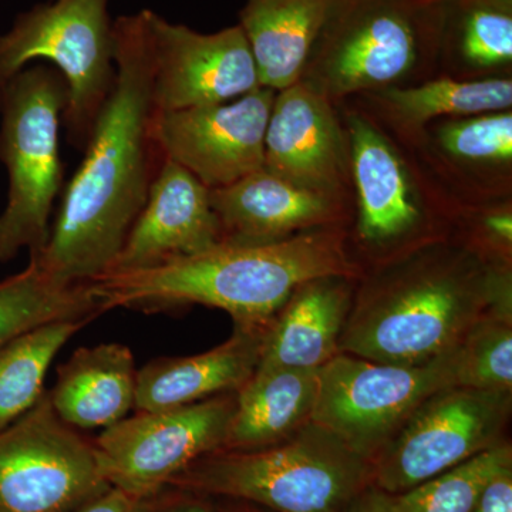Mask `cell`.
<instances>
[{"label":"cell","mask_w":512,"mask_h":512,"mask_svg":"<svg viewBox=\"0 0 512 512\" xmlns=\"http://www.w3.org/2000/svg\"><path fill=\"white\" fill-rule=\"evenodd\" d=\"M439 74L512 77V0H443Z\"/></svg>","instance_id":"obj_25"},{"label":"cell","mask_w":512,"mask_h":512,"mask_svg":"<svg viewBox=\"0 0 512 512\" xmlns=\"http://www.w3.org/2000/svg\"><path fill=\"white\" fill-rule=\"evenodd\" d=\"M151 62L154 110L227 103L262 87L241 26L200 33L141 10Z\"/></svg>","instance_id":"obj_13"},{"label":"cell","mask_w":512,"mask_h":512,"mask_svg":"<svg viewBox=\"0 0 512 512\" xmlns=\"http://www.w3.org/2000/svg\"><path fill=\"white\" fill-rule=\"evenodd\" d=\"M167 512H211L207 505L200 503V501H187V503H181L175 505L174 508Z\"/></svg>","instance_id":"obj_34"},{"label":"cell","mask_w":512,"mask_h":512,"mask_svg":"<svg viewBox=\"0 0 512 512\" xmlns=\"http://www.w3.org/2000/svg\"><path fill=\"white\" fill-rule=\"evenodd\" d=\"M458 386L512 390L511 319L490 315L478 320L457 345Z\"/></svg>","instance_id":"obj_29"},{"label":"cell","mask_w":512,"mask_h":512,"mask_svg":"<svg viewBox=\"0 0 512 512\" xmlns=\"http://www.w3.org/2000/svg\"><path fill=\"white\" fill-rule=\"evenodd\" d=\"M473 512H512V466L488 481Z\"/></svg>","instance_id":"obj_31"},{"label":"cell","mask_w":512,"mask_h":512,"mask_svg":"<svg viewBox=\"0 0 512 512\" xmlns=\"http://www.w3.org/2000/svg\"><path fill=\"white\" fill-rule=\"evenodd\" d=\"M275 93L259 87L227 103L156 111L153 137L158 151L210 190L237 183L264 168L265 133Z\"/></svg>","instance_id":"obj_14"},{"label":"cell","mask_w":512,"mask_h":512,"mask_svg":"<svg viewBox=\"0 0 512 512\" xmlns=\"http://www.w3.org/2000/svg\"><path fill=\"white\" fill-rule=\"evenodd\" d=\"M332 0H247L239 23L247 37L262 87L298 82Z\"/></svg>","instance_id":"obj_24"},{"label":"cell","mask_w":512,"mask_h":512,"mask_svg":"<svg viewBox=\"0 0 512 512\" xmlns=\"http://www.w3.org/2000/svg\"><path fill=\"white\" fill-rule=\"evenodd\" d=\"M264 328L235 325L217 348L187 357H160L137 372V412H158L237 392L261 360Z\"/></svg>","instance_id":"obj_20"},{"label":"cell","mask_w":512,"mask_h":512,"mask_svg":"<svg viewBox=\"0 0 512 512\" xmlns=\"http://www.w3.org/2000/svg\"><path fill=\"white\" fill-rule=\"evenodd\" d=\"M511 390L451 386L431 394L372 460V484L402 494L504 443Z\"/></svg>","instance_id":"obj_10"},{"label":"cell","mask_w":512,"mask_h":512,"mask_svg":"<svg viewBox=\"0 0 512 512\" xmlns=\"http://www.w3.org/2000/svg\"><path fill=\"white\" fill-rule=\"evenodd\" d=\"M451 386H458L457 346L419 365L338 353L319 369L312 421L372 463L427 397Z\"/></svg>","instance_id":"obj_9"},{"label":"cell","mask_w":512,"mask_h":512,"mask_svg":"<svg viewBox=\"0 0 512 512\" xmlns=\"http://www.w3.org/2000/svg\"><path fill=\"white\" fill-rule=\"evenodd\" d=\"M319 370L256 369L237 390V404L222 450L275 446L312 421Z\"/></svg>","instance_id":"obj_23"},{"label":"cell","mask_w":512,"mask_h":512,"mask_svg":"<svg viewBox=\"0 0 512 512\" xmlns=\"http://www.w3.org/2000/svg\"><path fill=\"white\" fill-rule=\"evenodd\" d=\"M264 168L305 190L350 201L349 140L339 107L301 82L278 90Z\"/></svg>","instance_id":"obj_15"},{"label":"cell","mask_w":512,"mask_h":512,"mask_svg":"<svg viewBox=\"0 0 512 512\" xmlns=\"http://www.w3.org/2000/svg\"><path fill=\"white\" fill-rule=\"evenodd\" d=\"M451 237L491 264L511 266L512 197L461 207Z\"/></svg>","instance_id":"obj_30"},{"label":"cell","mask_w":512,"mask_h":512,"mask_svg":"<svg viewBox=\"0 0 512 512\" xmlns=\"http://www.w3.org/2000/svg\"><path fill=\"white\" fill-rule=\"evenodd\" d=\"M410 151L461 207L512 197V110L436 121Z\"/></svg>","instance_id":"obj_16"},{"label":"cell","mask_w":512,"mask_h":512,"mask_svg":"<svg viewBox=\"0 0 512 512\" xmlns=\"http://www.w3.org/2000/svg\"><path fill=\"white\" fill-rule=\"evenodd\" d=\"M340 512H392V495L370 484Z\"/></svg>","instance_id":"obj_33"},{"label":"cell","mask_w":512,"mask_h":512,"mask_svg":"<svg viewBox=\"0 0 512 512\" xmlns=\"http://www.w3.org/2000/svg\"><path fill=\"white\" fill-rule=\"evenodd\" d=\"M110 0H53L20 13L0 35V86L35 60H47L67 86L63 126L83 151L116 82Z\"/></svg>","instance_id":"obj_8"},{"label":"cell","mask_w":512,"mask_h":512,"mask_svg":"<svg viewBox=\"0 0 512 512\" xmlns=\"http://www.w3.org/2000/svg\"><path fill=\"white\" fill-rule=\"evenodd\" d=\"M110 488L94 444L57 416L46 392L0 431V512H74Z\"/></svg>","instance_id":"obj_11"},{"label":"cell","mask_w":512,"mask_h":512,"mask_svg":"<svg viewBox=\"0 0 512 512\" xmlns=\"http://www.w3.org/2000/svg\"><path fill=\"white\" fill-rule=\"evenodd\" d=\"M235 404L237 392L218 394L137 412L107 427L93 443L104 480L138 503L156 494L195 461L224 448Z\"/></svg>","instance_id":"obj_12"},{"label":"cell","mask_w":512,"mask_h":512,"mask_svg":"<svg viewBox=\"0 0 512 512\" xmlns=\"http://www.w3.org/2000/svg\"><path fill=\"white\" fill-rule=\"evenodd\" d=\"M228 244H268L313 229L349 227L352 204L289 183L265 168L211 190Z\"/></svg>","instance_id":"obj_18"},{"label":"cell","mask_w":512,"mask_h":512,"mask_svg":"<svg viewBox=\"0 0 512 512\" xmlns=\"http://www.w3.org/2000/svg\"><path fill=\"white\" fill-rule=\"evenodd\" d=\"M137 370L130 348L101 343L80 348L57 369L49 394L57 416L76 429H107L136 403Z\"/></svg>","instance_id":"obj_22"},{"label":"cell","mask_w":512,"mask_h":512,"mask_svg":"<svg viewBox=\"0 0 512 512\" xmlns=\"http://www.w3.org/2000/svg\"><path fill=\"white\" fill-rule=\"evenodd\" d=\"M67 106L62 74L46 64L28 66L0 86V161L9 175L0 214V264L22 249L42 254L53 207L64 190L60 130Z\"/></svg>","instance_id":"obj_7"},{"label":"cell","mask_w":512,"mask_h":512,"mask_svg":"<svg viewBox=\"0 0 512 512\" xmlns=\"http://www.w3.org/2000/svg\"><path fill=\"white\" fill-rule=\"evenodd\" d=\"M116 82L84 147L42 254L32 261L64 282H89L113 265L146 204L163 156L153 137L151 62L143 16L113 22Z\"/></svg>","instance_id":"obj_1"},{"label":"cell","mask_w":512,"mask_h":512,"mask_svg":"<svg viewBox=\"0 0 512 512\" xmlns=\"http://www.w3.org/2000/svg\"><path fill=\"white\" fill-rule=\"evenodd\" d=\"M174 481L276 512H340L372 484V464L332 431L309 421L275 446L214 451Z\"/></svg>","instance_id":"obj_6"},{"label":"cell","mask_w":512,"mask_h":512,"mask_svg":"<svg viewBox=\"0 0 512 512\" xmlns=\"http://www.w3.org/2000/svg\"><path fill=\"white\" fill-rule=\"evenodd\" d=\"M348 227L313 229L268 244H228L153 268L107 271L90 279L104 311L205 305L235 325L264 328L299 285L320 276L360 278Z\"/></svg>","instance_id":"obj_3"},{"label":"cell","mask_w":512,"mask_h":512,"mask_svg":"<svg viewBox=\"0 0 512 512\" xmlns=\"http://www.w3.org/2000/svg\"><path fill=\"white\" fill-rule=\"evenodd\" d=\"M138 501L128 497L123 491L111 487L109 491L101 494L96 500L83 505L74 512H136Z\"/></svg>","instance_id":"obj_32"},{"label":"cell","mask_w":512,"mask_h":512,"mask_svg":"<svg viewBox=\"0 0 512 512\" xmlns=\"http://www.w3.org/2000/svg\"><path fill=\"white\" fill-rule=\"evenodd\" d=\"M512 466V448L501 443L464 463L392 495V512H473L488 481Z\"/></svg>","instance_id":"obj_28"},{"label":"cell","mask_w":512,"mask_h":512,"mask_svg":"<svg viewBox=\"0 0 512 512\" xmlns=\"http://www.w3.org/2000/svg\"><path fill=\"white\" fill-rule=\"evenodd\" d=\"M348 101L410 150L436 121L512 110V77L458 80L439 74L410 86L360 94Z\"/></svg>","instance_id":"obj_21"},{"label":"cell","mask_w":512,"mask_h":512,"mask_svg":"<svg viewBox=\"0 0 512 512\" xmlns=\"http://www.w3.org/2000/svg\"><path fill=\"white\" fill-rule=\"evenodd\" d=\"M104 311L89 282H64L30 259L28 268L0 282V348L57 320H93Z\"/></svg>","instance_id":"obj_26"},{"label":"cell","mask_w":512,"mask_h":512,"mask_svg":"<svg viewBox=\"0 0 512 512\" xmlns=\"http://www.w3.org/2000/svg\"><path fill=\"white\" fill-rule=\"evenodd\" d=\"M357 281L329 275L299 285L266 328L256 369L319 370L338 355Z\"/></svg>","instance_id":"obj_19"},{"label":"cell","mask_w":512,"mask_h":512,"mask_svg":"<svg viewBox=\"0 0 512 512\" xmlns=\"http://www.w3.org/2000/svg\"><path fill=\"white\" fill-rule=\"evenodd\" d=\"M349 140V241L370 265L453 235L461 205L417 160L365 111L338 104Z\"/></svg>","instance_id":"obj_5"},{"label":"cell","mask_w":512,"mask_h":512,"mask_svg":"<svg viewBox=\"0 0 512 512\" xmlns=\"http://www.w3.org/2000/svg\"><path fill=\"white\" fill-rule=\"evenodd\" d=\"M511 266L454 237L370 266L357 281L339 353L419 365L456 348L484 316L511 319Z\"/></svg>","instance_id":"obj_2"},{"label":"cell","mask_w":512,"mask_h":512,"mask_svg":"<svg viewBox=\"0 0 512 512\" xmlns=\"http://www.w3.org/2000/svg\"><path fill=\"white\" fill-rule=\"evenodd\" d=\"M221 242V224L212 208L210 188L164 158L143 210L107 271L153 268L208 251Z\"/></svg>","instance_id":"obj_17"},{"label":"cell","mask_w":512,"mask_h":512,"mask_svg":"<svg viewBox=\"0 0 512 512\" xmlns=\"http://www.w3.org/2000/svg\"><path fill=\"white\" fill-rule=\"evenodd\" d=\"M443 0H332L298 82L338 104L439 76Z\"/></svg>","instance_id":"obj_4"},{"label":"cell","mask_w":512,"mask_h":512,"mask_svg":"<svg viewBox=\"0 0 512 512\" xmlns=\"http://www.w3.org/2000/svg\"><path fill=\"white\" fill-rule=\"evenodd\" d=\"M89 319L57 320L16 336L0 348V431L43 396L47 370L67 340Z\"/></svg>","instance_id":"obj_27"}]
</instances>
